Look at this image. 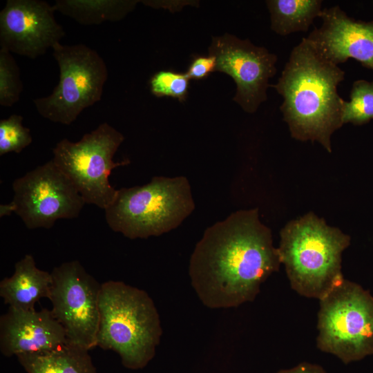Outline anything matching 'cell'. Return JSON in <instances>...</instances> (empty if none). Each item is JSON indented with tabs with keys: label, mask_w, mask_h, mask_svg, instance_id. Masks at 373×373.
I'll list each match as a JSON object with an SVG mask.
<instances>
[{
	"label": "cell",
	"mask_w": 373,
	"mask_h": 373,
	"mask_svg": "<svg viewBox=\"0 0 373 373\" xmlns=\"http://www.w3.org/2000/svg\"><path fill=\"white\" fill-rule=\"evenodd\" d=\"M280 264L271 230L254 209L234 212L208 227L191 254L189 273L205 306L229 308L253 301Z\"/></svg>",
	"instance_id": "1"
},
{
	"label": "cell",
	"mask_w": 373,
	"mask_h": 373,
	"mask_svg": "<svg viewBox=\"0 0 373 373\" xmlns=\"http://www.w3.org/2000/svg\"><path fill=\"white\" fill-rule=\"evenodd\" d=\"M344 77L306 37L294 48L278 82L269 86L283 97L280 109L292 137L332 152L331 137L343 124L345 100L337 87Z\"/></svg>",
	"instance_id": "2"
},
{
	"label": "cell",
	"mask_w": 373,
	"mask_h": 373,
	"mask_svg": "<svg viewBox=\"0 0 373 373\" xmlns=\"http://www.w3.org/2000/svg\"><path fill=\"white\" fill-rule=\"evenodd\" d=\"M350 237L313 213L291 221L280 231L277 248L291 287L321 300L343 280L342 254Z\"/></svg>",
	"instance_id": "3"
},
{
	"label": "cell",
	"mask_w": 373,
	"mask_h": 373,
	"mask_svg": "<svg viewBox=\"0 0 373 373\" xmlns=\"http://www.w3.org/2000/svg\"><path fill=\"white\" fill-rule=\"evenodd\" d=\"M97 347L115 352L131 370L153 359L162 334L157 308L144 290L122 281L101 284Z\"/></svg>",
	"instance_id": "4"
},
{
	"label": "cell",
	"mask_w": 373,
	"mask_h": 373,
	"mask_svg": "<svg viewBox=\"0 0 373 373\" xmlns=\"http://www.w3.org/2000/svg\"><path fill=\"white\" fill-rule=\"evenodd\" d=\"M184 176H155L146 184L117 190L105 211L108 227L130 238L159 236L178 227L194 210Z\"/></svg>",
	"instance_id": "5"
},
{
	"label": "cell",
	"mask_w": 373,
	"mask_h": 373,
	"mask_svg": "<svg viewBox=\"0 0 373 373\" xmlns=\"http://www.w3.org/2000/svg\"><path fill=\"white\" fill-rule=\"evenodd\" d=\"M317 347L345 364L373 355V296L344 280L319 300Z\"/></svg>",
	"instance_id": "6"
},
{
	"label": "cell",
	"mask_w": 373,
	"mask_h": 373,
	"mask_svg": "<svg viewBox=\"0 0 373 373\" xmlns=\"http://www.w3.org/2000/svg\"><path fill=\"white\" fill-rule=\"evenodd\" d=\"M124 136L109 124H100L78 142L66 138L52 149L55 164L70 180L86 204L106 209L114 201L117 190L109 182L112 170L128 164V160L113 158Z\"/></svg>",
	"instance_id": "7"
},
{
	"label": "cell",
	"mask_w": 373,
	"mask_h": 373,
	"mask_svg": "<svg viewBox=\"0 0 373 373\" xmlns=\"http://www.w3.org/2000/svg\"><path fill=\"white\" fill-rule=\"evenodd\" d=\"M52 49L59 68V83L50 95L33 103L45 119L70 125L85 108L101 100L108 68L98 52L84 44L58 42Z\"/></svg>",
	"instance_id": "8"
},
{
	"label": "cell",
	"mask_w": 373,
	"mask_h": 373,
	"mask_svg": "<svg viewBox=\"0 0 373 373\" xmlns=\"http://www.w3.org/2000/svg\"><path fill=\"white\" fill-rule=\"evenodd\" d=\"M51 312L64 328L68 344L86 350L97 347L101 284L78 260L51 271Z\"/></svg>",
	"instance_id": "9"
},
{
	"label": "cell",
	"mask_w": 373,
	"mask_h": 373,
	"mask_svg": "<svg viewBox=\"0 0 373 373\" xmlns=\"http://www.w3.org/2000/svg\"><path fill=\"white\" fill-rule=\"evenodd\" d=\"M12 189L13 212L29 229H50L57 220L75 218L86 204L52 160L15 180Z\"/></svg>",
	"instance_id": "10"
},
{
	"label": "cell",
	"mask_w": 373,
	"mask_h": 373,
	"mask_svg": "<svg viewBox=\"0 0 373 373\" xmlns=\"http://www.w3.org/2000/svg\"><path fill=\"white\" fill-rule=\"evenodd\" d=\"M209 55L216 58V71L230 76L236 85L233 100L249 113L267 100L269 79L276 73L277 56L248 39L224 34L213 37Z\"/></svg>",
	"instance_id": "11"
},
{
	"label": "cell",
	"mask_w": 373,
	"mask_h": 373,
	"mask_svg": "<svg viewBox=\"0 0 373 373\" xmlns=\"http://www.w3.org/2000/svg\"><path fill=\"white\" fill-rule=\"evenodd\" d=\"M53 6L40 0H8L0 12V46L36 59L65 37Z\"/></svg>",
	"instance_id": "12"
},
{
	"label": "cell",
	"mask_w": 373,
	"mask_h": 373,
	"mask_svg": "<svg viewBox=\"0 0 373 373\" xmlns=\"http://www.w3.org/2000/svg\"><path fill=\"white\" fill-rule=\"evenodd\" d=\"M323 23L306 37L318 51L336 65L352 58L373 70V21L350 17L338 6L323 8Z\"/></svg>",
	"instance_id": "13"
},
{
	"label": "cell",
	"mask_w": 373,
	"mask_h": 373,
	"mask_svg": "<svg viewBox=\"0 0 373 373\" xmlns=\"http://www.w3.org/2000/svg\"><path fill=\"white\" fill-rule=\"evenodd\" d=\"M68 344L51 310L8 307L0 317V351L5 356L40 354Z\"/></svg>",
	"instance_id": "14"
},
{
	"label": "cell",
	"mask_w": 373,
	"mask_h": 373,
	"mask_svg": "<svg viewBox=\"0 0 373 373\" xmlns=\"http://www.w3.org/2000/svg\"><path fill=\"white\" fill-rule=\"evenodd\" d=\"M51 274L39 269L31 254H26L15 265L10 277L0 282V296L10 307L34 310L41 298H49Z\"/></svg>",
	"instance_id": "15"
},
{
	"label": "cell",
	"mask_w": 373,
	"mask_h": 373,
	"mask_svg": "<svg viewBox=\"0 0 373 373\" xmlns=\"http://www.w3.org/2000/svg\"><path fill=\"white\" fill-rule=\"evenodd\" d=\"M88 350L67 344L40 354L17 358L27 373H97Z\"/></svg>",
	"instance_id": "16"
},
{
	"label": "cell",
	"mask_w": 373,
	"mask_h": 373,
	"mask_svg": "<svg viewBox=\"0 0 373 373\" xmlns=\"http://www.w3.org/2000/svg\"><path fill=\"white\" fill-rule=\"evenodd\" d=\"M138 1L56 0L53 8L62 15L84 25H99L122 19L135 8Z\"/></svg>",
	"instance_id": "17"
},
{
	"label": "cell",
	"mask_w": 373,
	"mask_h": 373,
	"mask_svg": "<svg viewBox=\"0 0 373 373\" xmlns=\"http://www.w3.org/2000/svg\"><path fill=\"white\" fill-rule=\"evenodd\" d=\"M266 3L271 29L281 36L307 32L323 10L321 0H269Z\"/></svg>",
	"instance_id": "18"
},
{
	"label": "cell",
	"mask_w": 373,
	"mask_h": 373,
	"mask_svg": "<svg viewBox=\"0 0 373 373\" xmlns=\"http://www.w3.org/2000/svg\"><path fill=\"white\" fill-rule=\"evenodd\" d=\"M350 100L344 101L343 124L363 125L373 119V80L355 81L350 95Z\"/></svg>",
	"instance_id": "19"
},
{
	"label": "cell",
	"mask_w": 373,
	"mask_h": 373,
	"mask_svg": "<svg viewBox=\"0 0 373 373\" xmlns=\"http://www.w3.org/2000/svg\"><path fill=\"white\" fill-rule=\"evenodd\" d=\"M22 90L17 63L10 51L0 48V105L12 106L19 100Z\"/></svg>",
	"instance_id": "20"
},
{
	"label": "cell",
	"mask_w": 373,
	"mask_h": 373,
	"mask_svg": "<svg viewBox=\"0 0 373 373\" xmlns=\"http://www.w3.org/2000/svg\"><path fill=\"white\" fill-rule=\"evenodd\" d=\"M23 117L12 114L0 120V155L21 153L32 142L30 130L23 126Z\"/></svg>",
	"instance_id": "21"
},
{
	"label": "cell",
	"mask_w": 373,
	"mask_h": 373,
	"mask_svg": "<svg viewBox=\"0 0 373 373\" xmlns=\"http://www.w3.org/2000/svg\"><path fill=\"white\" fill-rule=\"evenodd\" d=\"M189 80L186 73L160 70L151 77L150 90L157 97H171L184 102L188 95Z\"/></svg>",
	"instance_id": "22"
},
{
	"label": "cell",
	"mask_w": 373,
	"mask_h": 373,
	"mask_svg": "<svg viewBox=\"0 0 373 373\" xmlns=\"http://www.w3.org/2000/svg\"><path fill=\"white\" fill-rule=\"evenodd\" d=\"M216 66L214 56H197L191 61L186 74L190 79H202L216 71Z\"/></svg>",
	"instance_id": "23"
},
{
	"label": "cell",
	"mask_w": 373,
	"mask_h": 373,
	"mask_svg": "<svg viewBox=\"0 0 373 373\" xmlns=\"http://www.w3.org/2000/svg\"><path fill=\"white\" fill-rule=\"evenodd\" d=\"M276 373H326V372L318 365L304 362L291 368L281 370Z\"/></svg>",
	"instance_id": "24"
}]
</instances>
